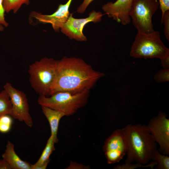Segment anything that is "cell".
I'll list each match as a JSON object with an SVG mask.
<instances>
[{
  "instance_id": "7",
  "label": "cell",
  "mask_w": 169,
  "mask_h": 169,
  "mask_svg": "<svg viewBox=\"0 0 169 169\" xmlns=\"http://www.w3.org/2000/svg\"><path fill=\"white\" fill-rule=\"evenodd\" d=\"M3 88L8 93L11 103L12 107L10 115L14 119L24 122L27 126L31 128L33 122L30 114L26 94L22 91L16 89L9 82L5 84Z\"/></svg>"
},
{
  "instance_id": "1",
  "label": "cell",
  "mask_w": 169,
  "mask_h": 169,
  "mask_svg": "<svg viewBox=\"0 0 169 169\" xmlns=\"http://www.w3.org/2000/svg\"><path fill=\"white\" fill-rule=\"evenodd\" d=\"M105 75L82 59L64 56L57 60L56 75L49 96L60 91L75 93L90 90Z\"/></svg>"
},
{
  "instance_id": "29",
  "label": "cell",
  "mask_w": 169,
  "mask_h": 169,
  "mask_svg": "<svg viewBox=\"0 0 169 169\" xmlns=\"http://www.w3.org/2000/svg\"><path fill=\"white\" fill-rule=\"evenodd\" d=\"M4 27L3 25L0 23V32L3 31L4 29Z\"/></svg>"
},
{
  "instance_id": "26",
  "label": "cell",
  "mask_w": 169,
  "mask_h": 169,
  "mask_svg": "<svg viewBox=\"0 0 169 169\" xmlns=\"http://www.w3.org/2000/svg\"><path fill=\"white\" fill-rule=\"evenodd\" d=\"M158 1L161 11L162 17L166 11L169 10V0H158Z\"/></svg>"
},
{
  "instance_id": "5",
  "label": "cell",
  "mask_w": 169,
  "mask_h": 169,
  "mask_svg": "<svg viewBox=\"0 0 169 169\" xmlns=\"http://www.w3.org/2000/svg\"><path fill=\"white\" fill-rule=\"evenodd\" d=\"M169 55V49L161 41L158 31L149 33L137 32L130 52L134 58H156L161 59Z\"/></svg>"
},
{
  "instance_id": "2",
  "label": "cell",
  "mask_w": 169,
  "mask_h": 169,
  "mask_svg": "<svg viewBox=\"0 0 169 169\" xmlns=\"http://www.w3.org/2000/svg\"><path fill=\"white\" fill-rule=\"evenodd\" d=\"M124 128L127 145L125 163H148L157 147L146 125L129 124Z\"/></svg>"
},
{
  "instance_id": "11",
  "label": "cell",
  "mask_w": 169,
  "mask_h": 169,
  "mask_svg": "<svg viewBox=\"0 0 169 169\" xmlns=\"http://www.w3.org/2000/svg\"><path fill=\"white\" fill-rule=\"evenodd\" d=\"M72 0H68L64 4H59L57 10L51 14L33 11L32 16L41 23L50 24L54 31L58 32L68 18L70 13L69 8Z\"/></svg>"
},
{
  "instance_id": "6",
  "label": "cell",
  "mask_w": 169,
  "mask_h": 169,
  "mask_svg": "<svg viewBox=\"0 0 169 169\" xmlns=\"http://www.w3.org/2000/svg\"><path fill=\"white\" fill-rule=\"evenodd\" d=\"M159 7L158 0H133L130 15L138 32L149 33L155 31L152 18Z\"/></svg>"
},
{
  "instance_id": "8",
  "label": "cell",
  "mask_w": 169,
  "mask_h": 169,
  "mask_svg": "<svg viewBox=\"0 0 169 169\" xmlns=\"http://www.w3.org/2000/svg\"><path fill=\"white\" fill-rule=\"evenodd\" d=\"M127 140L124 127L114 130L105 140L102 150L108 164L119 162L126 155Z\"/></svg>"
},
{
  "instance_id": "13",
  "label": "cell",
  "mask_w": 169,
  "mask_h": 169,
  "mask_svg": "<svg viewBox=\"0 0 169 169\" xmlns=\"http://www.w3.org/2000/svg\"><path fill=\"white\" fill-rule=\"evenodd\" d=\"M2 157L9 164L12 169H31V164L20 158L15 151L14 145L9 141L7 142Z\"/></svg>"
},
{
  "instance_id": "27",
  "label": "cell",
  "mask_w": 169,
  "mask_h": 169,
  "mask_svg": "<svg viewBox=\"0 0 169 169\" xmlns=\"http://www.w3.org/2000/svg\"><path fill=\"white\" fill-rule=\"evenodd\" d=\"M161 65L163 69L169 68V55L160 59Z\"/></svg>"
},
{
  "instance_id": "15",
  "label": "cell",
  "mask_w": 169,
  "mask_h": 169,
  "mask_svg": "<svg viewBox=\"0 0 169 169\" xmlns=\"http://www.w3.org/2000/svg\"><path fill=\"white\" fill-rule=\"evenodd\" d=\"M55 143L53 136L50 135L39 158L35 164L31 165V169L46 168L50 161V156L55 150Z\"/></svg>"
},
{
  "instance_id": "21",
  "label": "cell",
  "mask_w": 169,
  "mask_h": 169,
  "mask_svg": "<svg viewBox=\"0 0 169 169\" xmlns=\"http://www.w3.org/2000/svg\"><path fill=\"white\" fill-rule=\"evenodd\" d=\"M154 78L157 83L169 81V69H164L159 70L154 76Z\"/></svg>"
},
{
  "instance_id": "10",
  "label": "cell",
  "mask_w": 169,
  "mask_h": 169,
  "mask_svg": "<svg viewBox=\"0 0 169 169\" xmlns=\"http://www.w3.org/2000/svg\"><path fill=\"white\" fill-rule=\"evenodd\" d=\"M73 15L72 13H70L68 20L60 30L70 39L81 42L87 40L83 32L85 26L90 22L96 23L101 22L104 15L101 12L94 10L91 11L89 16L84 18H76L73 17Z\"/></svg>"
},
{
  "instance_id": "12",
  "label": "cell",
  "mask_w": 169,
  "mask_h": 169,
  "mask_svg": "<svg viewBox=\"0 0 169 169\" xmlns=\"http://www.w3.org/2000/svg\"><path fill=\"white\" fill-rule=\"evenodd\" d=\"M133 0H116L104 4L102 8L105 14L123 25L131 21L130 13Z\"/></svg>"
},
{
  "instance_id": "25",
  "label": "cell",
  "mask_w": 169,
  "mask_h": 169,
  "mask_svg": "<svg viewBox=\"0 0 169 169\" xmlns=\"http://www.w3.org/2000/svg\"><path fill=\"white\" fill-rule=\"evenodd\" d=\"M3 0H0V23L5 27L8 26V23L6 22L4 17L5 11L3 6Z\"/></svg>"
},
{
  "instance_id": "20",
  "label": "cell",
  "mask_w": 169,
  "mask_h": 169,
  "mask_svg": "<svg viewBox=\"0 0 169 169\" xmlns=\"http://www.w3.org/2000/svg\"><path fill=\"white\" fill-rule=\"evenodd\" d=\"M156 162L152 161L150 163H149L146 165H142V164L136 163L135 164L132 163H125L122 165H118L115 166L114 169H134L138 167H150L151 169H153L156 165Z\"/></svg>"
},
{
  "instance_id": "22",
  "label": "cell",
  "mask_w": 169,
  "mask_h": 169,
  "mask_svg": "<svg viewBox=\"0 0 169 169\" xmlns=\"http://www.w3.org/2000/svg\"><path fill=\"white\" fill-rule=\"evenodd\" d=\"M164 23V32L165 36L169 41V10L166 11L161 17V24Z\"/></svg>"
},
{
  "instance_id": "9",
  "label": "cell",
  "mask_w": 169,
  "mask_h": 169,
  "mask_svg": "<svg viewBox=\"0 0 169 169\" xmlns=\"http://www.w3.org/2000/svg\"><path fill=\"white\" fill-rule=\"evenodd\" d=\"M146 126L155 141L159 145V151L169 155V119L166 114L160 111L150 120Z\"/></svg>"
},
{
  "instance_id": "14",
  "label": "cell",
  "mask_w": 169,
  "mask_h": 169,
  "mask_svg": "<svg viewBox=\"0 0 169 169\" xmlns=\"http://www.w3.org/2000/svg\"><path fill=\"white\" fill-rule=\"evenodd\" d=\"M42 112L49 123L51 135L55 143H58L59 140L57 137L58 131L60 121L65 116L62 112L49 107L41 106Z\"/></svg>"
},
{
  "instance_id": "28",
  "label": "cell",
  "mask_w": 169,
  "mask_h": 169,
  "mask_svg": "<svg viewBox=\"0 0 169 169\" xmlns=\"http://www.w3.org/2000/svg\"><path fill=\"white\" fill-rule=\"evenodd\" d=\"M0 169H12L8 162L4 159H0Z\"/></svg>"
},
{
  "instance_id": "16",
  "label": "cell",
  "mask_w": 169,
  "mask_h": 169,
  "mask_svg": "<svg viewBox=\"0 0 169 169\" xmlns=\"http://www.w3.org/2000/svg\"><path fill=\"white\" fill-rule=\"evenodd\" d=\"M12 104L9 95L4 89L0 92V117L6 115H10Z\"/></svg>"
},
{
  "instance_id": "19",
  "label": "cell",
  "mask_w": 169,
  "mask_h": 169,
  "mask_svg": "<svg viewBox=\"0 0 169 169\" xmlns=\"http://www.w3.org/2000/svg\"><path fill=\"white\" fill-rule=\"evenodd\" d=\"M13 122L12 117L9 115L0 117V132L5 133L11 130Z\"/></svg>"
},
{
  "instance_id": "4",
  "label": "cell",
  "mask_w": 169,
  "mask_h": 169,
  "mask_svg": "<svg viewBox=\"0 0 169 169\" xmlns=\"http://www.w3.org/2000/svg\"><path fill=\"white\" fill-rule=\"evenodd\" d=\"M57 60L44 57L29 66V81L32 88L39 95L49 96L56 72Z\"/></svg>"
},
{
  "instance_id": "24",
  "label": "cell",
  "mask_w": 169,
  "mask_h": 169,
  "mask_svg": "<svg viewBox=\"0 0 169 169\" xmlns=\"http://www.w3.org/2000/svg\"><path fill=\"white\" fill-rule=\"evenodd\" d=\"M94 0H83L82 3L77 8V12L78 13H84L85 12L88 6Z\"/></svg>"
},
{
  "instance_id": "18",
  "label": "cell",
  "mask_w": 169,
  "mask_h": 169,
  "mask_svg": "<svg viewBox=\"0 0 169 169\" xmlns=\"http://www.w3.org/2000/svg\"><path fill=\"white\" fill-rule=\"evenodd\" d=\"M151 160L156 162V169H169V157L168 155L163 154L157 149L154 153Z\"/></svg>"
},
{
  "instance_id": "17",
  "label": "cell",
  "mask_w": 169,
  "mask_h": 169,
  "mask_svg": "<svg viewBox=\"0 0 169 169\" xmlns=\"http://www.w3.org/2000/svg\"><path fill=\"white\" fill-rule=\"evenodd\" d=\"M30 0H3V6L5 12L13 11L16 13L23 4L28 5Z\"/></svg>"
},
{
  "instance_id": "23",
  "label": "cell",
  "mask_w": 169,
  "mask_h": 169,
  "mask_svg": "<svg viewBox=\"0 0 169 169\" xmlns=\"http://www.w3.org/2000/svg\"><path fill=\"white\" fill-rule=\"evenodd\" d=\"M90 168L89 166L84 165L70 161L69 165L66 168L67 169H88Z\"/></svg>"
},
{
  "instance_id": "3",
  "label": "cell",
  "mask_w": 169,
  "mask_h": 169,
  "mask_svg": "<svg viewBox=\"0 0 169 169\" xmlns=\"http://www.w3.org/2000/svg\"><path fill=\"white\" fill-rule=\"evenodd\" d=\"M90 90L86 89L73 93L65 91L55 93L47 96L39 95L38 103L63 112L66 116L73 115L87 103Z\"/></svg>"
}]
</instances>
